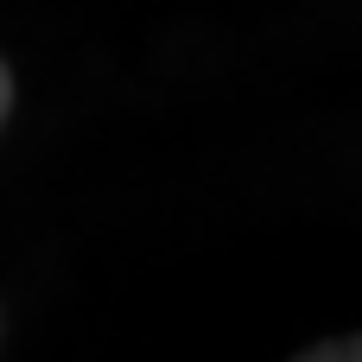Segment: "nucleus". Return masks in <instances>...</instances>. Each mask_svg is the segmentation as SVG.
Returning <instances> with one entry per match:
<instances>
[{
    "label": "nucleus",
    "instance_id": "obj_1",
    "mask_svg": "<svg viewBox=\"0 0 362 362\" xmlns=\"http://www.w3.org/2000/svg\"><path fill=\"white\" fill-rule=\"evenodd\" d=\"M305 362H362V337H337V344H312Z\"/></svg>",
    "mask_w": 362,
    "mask_h": 362
},
{
    "label": "nucleus",
    "instance_id": "obj_2",
    "mask_svg": "<svg viewBox=\"0 0 362 362\" xmlns=\"http://www.w3.org/2000/svg\"><path fill=\"white\" fill-rule=\"evenodd\" d=\"M13 115V70H6V57H0V121Z\"/></svg>",
    "mask_w": 362,
    "mask_h": 362
}]
</instances>
